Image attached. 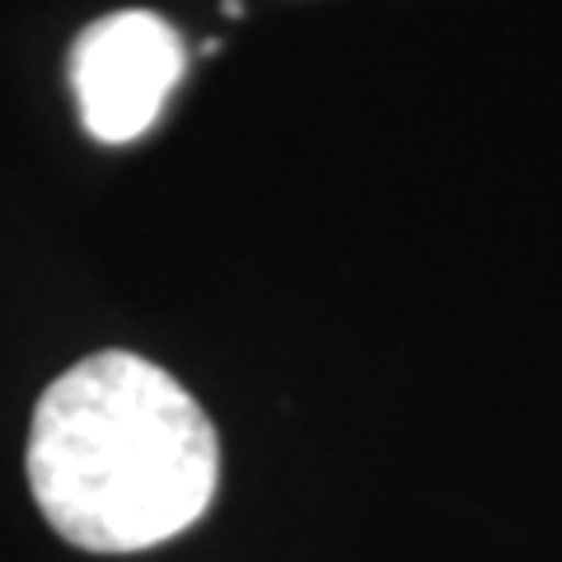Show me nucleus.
I'll list each match as a JSON object with an SVG mask.
<instances>
[{
    "label": "nucleus",
    "instance_id": "1",
    "mask_svg": "<svg viewBox=\"0 0 562 562\" xmlns=\"http://www.w3.org/2000/svg\"><path fill=\"white\" fill-rule=\"evenodd\" d=\"M24 469L38 512L66 543L140 553L206 516L221 441L165 366L136 351H94L43 390Z\"/></svg>",
    "mask_w": 562,
    "mask_h": 562
},
{
    "label": "nucleus",
    "instance_id": "2",
    "mask_svg": "<svg viewBox=\"0 0 562 562\" xmlns=\"http://www.w3.org/2000/svg\"><path fill=\"white\" fill-rule=\"evenodd\" d=\"M183 66V38L160 14L117 10L94 20L70 52V85H76L85 132L103 146H127L146 136Z\"/></svg>",
    "mask_w": 562,
    "mask_h": 562
}]
</instances>
